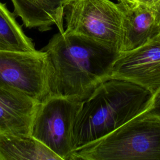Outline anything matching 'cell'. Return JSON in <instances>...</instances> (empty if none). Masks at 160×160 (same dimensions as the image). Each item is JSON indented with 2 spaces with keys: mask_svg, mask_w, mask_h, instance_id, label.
Listing matches in <instances>:
<instances>
[{
  "mask_svg": "<svg viewBox=\"0 0 160 160\" xmlns=\"http://www.w3.org/2000/svg\"><path fill=\"white\" fill-rule=\"evenodd\" d=\"M42 50L46 53V98L80 102L111 77L119 54L99 42L66 31L54 34Z\"/></svg>",
  "mask_w": 160,
  "mask_h": 160,
  "instance_id": "6da1fadb",
  "label": "cell"
},
{
  "mask_svg": "<svg viewBox=\"0 0 160 160\" xmlns=\"http://www.w3.org/2000/svg\"><path fill=\"white\" fill-rule=\"evenodd\" d=\"M152 98L149 90L129 80L110 77L104 81L82 101L75 117L74 151L104 138L146 112Z\"/></svg>",
  "mask_w": 160,
  "mask_h": 160,
  "instance_id": "7a4b0ae2",
  "label": "cell"
},
{
  "mask_svg": "<svg viewBox=\"0 0 160 160\" xmlns=\"http://www.w3.org/2000/svg\"><path fill=\"white\" fill-rule=\"evenodd\" d=\"M160 160V119L142 113L93 142L76 149L71 160Z\"/></svg>",
  "mask_w": 160,
  "mask_h": 160,
  "instance_id": "3957f363",
  "label": "cell"
},
{
  "mask_svg": "<svg viewBox=\"0 0 160 160\" xmlns=\"http://www.w3.org/2000/svg\"><path fill=\"white\" fill-rule=\"evenodd\" d=\"M123 12L111 0H69L64 8V31L85 36L119 52Z\"/></svg>",
  "mask_w": 160,
  "mask_h": 160,
  "instance_id": "277c9868",
  "label": "cell"
},
{
  "mask_svg": "<svg viewBox=\"0 0 160 160\" xmlns=\"http://www.w3.org/2000/svg\"><path fill=\"white\" fill-rule=\"evenodd\" d=\"M81 103L63 97L49 96L39 102L36 107L30 134L61 160H71L73 123Z\"/></svg>",
  "mask_w": 160,
  "mask_h": 160,
  "instance_id": "5b68a950",
  "label": "cell"
},
{
  "mask_svg": "<svg viewBox=\"0 0 160 160\" xmlns=\"http://www.w3.org/2000/svg\"><path fill=\"white\" fill-rule=\"evenodd\" d=\"M46 53L0 50V86L21 92L38 102L47 97Z\"/></svg>",
  "mask_w": 160,
  "mask_h": 160,
  "instance_id": "8992f818",
  "label": "cell"
},
{
  "mask_svg": "<svg viewBox=\"0 0 160 160\" xmlns=\"http://www.w3.org/2000/svg\"><path fill=\"white\" fill-rule=\"evenodd\" d=\"M111 77L134 82L154 95L160 89V38H154L134 50L119 52Z\"/></svg>",
  "mask_w": 160,
  "mask_h": 160,
  "instance_id": "52a82bcc",
  "label": "cell"
},
{
  "mask_svg": "<svg viewBox=\"0 0 160 160\" xmlns=\"http://www.w3.org/2000/svg\"><path fill=\"white\" fill-rule=\"evenodd\" d=\"M123 12L119 52L134 50L157 37L154 12L137 2H119Z\"/></svg>",
  "mask_w": 160,
  "mask_h": 160,
  "instance_id": "ba28073f",
  "label": "cell"
},
{
  "mask_svg": "<svg viewBox=\"0 0 160 160\" xmlns=\"http://www.w3.org/2000/svg\"><path fill=\"white\" fill-rule=\"evenodd\" d=\"M38 102L21 92L0 86V133L30 134Z\"/></svg>",
  "mask_w": 160,
  "mask_h": 160,
  "instance_id": "9c48e42d",
  "label": "cell"
},
{
  "mask_svg": "<svg viewBox=\"0 0 160 160\" xmlns=\"http://www.w3.org/2000/svg\"><path fill=\"white\" fill-rule=\"evenodd\" d=\"M69 0H11L14 14L28 28L46 31L56 25L63 32L64 8Z\"/></svg>",
  "mask_w": 160,
  "mask_h": 160,
  "instance_id": "30bf717a",
  "label": "cell"
},
{
  "mask_svg": "<svg viewBox=\"0 0 160 160\" xmlns=\"http://www.w3.org/2000/svg\"><path fill=\"white\" fill-rule=\"evenodd\" d=\"M61 160L31 134L0 133V160Z\"/></svg>",
  "mask_w": 160,
  "mask_h": 160,
  "instance_id": "8fae6325",
  "label": "cell"
},
{
  "mask_svg": "<svg viewBox=\"0 0 160 160\" xmlns=\"http://www.w3.org/2000/svg\"><path fill=\"white\" fill-rule=\"evenodd\" d=\"M0 50L33 51L32 39L23 32L6 4L0 2Z\"/></svg>",
  "mask_w": 160,
  "mask_h": 160,
  "instance_id": "7c38bea8",
  "label": "cell"
},
{
  "mask_svg": "<svg viewBox=\"0 0 160 160\" xmlns=\"http://www.w3.org/2000/svg\"><path fill=\"white\" fill-rule=\"evenodd\" d=\"M145 112L160 119V89L154 94L151 105Z\"/></svg>",
  "mask_w": 160,
  "mask_h": 160,
  "instance_id": "4fadbf2b",
  "label": "cell"
},
{
  "mask_svg": "<svg viewBox=\"0 0 160 160\" xmlns=\"http://www.w3.org/2000/svg\"><path fill=\"white\" fill-rule=\"evenodd\" d=\"M154 12L156 22V29H157V37L160 38V1L158 2L155 5L151 7Z\"/></svg>",
  "mask_w": 160,
  "mask_h": 160,
  "instance_id": "5bb4252c",
  "label": "cell"
},
{
  "mask_svg": "<svg viewBox=\"0 0 160 160\" xmlns=\"http://www.w3.org/2000/svg\"><path fill=\"white\" fill-rule=\"evenodd\" d=\"M159 1L160 0H136V2L149 7H152Z\"/></svg>",
  "mask_w": 160,
  "mask_h": 160,
  "instance_id": "9a60e30c",
  "label": "cell"
},
{
  "mask_svg": "<svg viewBox=\"0 0 160 160\" xmlns=\"http://www.w3.org/2000/svg\"><path fill=\"white\" fill-rule=\"evenodd\" d=\"M136 0H118L119 2H122V3H127V2H136Z\"/></svg>",
  "mask_w": 160,
  "mask_h": 160,
  "instance_id": "2e32d148",
  "label": "cell"
}]
</instances>
